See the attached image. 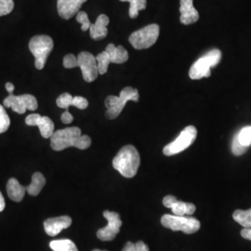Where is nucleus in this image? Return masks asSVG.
Instances as JSON below:
<instances>
[{
	"instance_id": "f257e3e1",
	"label": "nucleus",
	"mask_w": 251,
	"mask_h": 251,
	"mask_svg": "<svg viewBox=\"0 0 251 251\" xmlns=\"http://www.w3.org/2000/svg\"><path fill=\"white\" fill-rule=\"evenodd\" d=\"M91 145V139L88 135L81 134L77 126H70L54 131L50 137V146L54 151H63L69 147L86 150Z\"/></svg>"
},
{
	"instance_id": "f03ea898",
	"label": "nucleus",
	"mask_w": 251,
	"mask_h": 251,
	"mask_svg": "<svg viewBox=\"0 0 251 251\" xmlns=\"http://www.w3.org/2000/svg\"><path fill=\"white\" fill-rule=\"evenodd\" d=\"M141 164V157L133 145H126L113 159V167L125 178H133Z\"/></svg>"
},
{
	"instance_id": "7ed1b4c3",
	"label": "nucleus",
	"mask_w": 251,
	"mask_h": 251,
	"mask_svg": "<svg viewBox=\"0 0 251 251\" xmlns=\"http://www.w3.org/2000/svg\"><path fill=\"white\" fill-rule=\"evenodd\" d=\"M140 98L139 91L137 89H133L131 87H126L121 90L119 96H108L105 99V106L107 111L105 113L108 119H116L122 112L125 107L126 103L128 100L138 101Z\"/></svg>"
},
{
	"instance_id": "20e7f679",
	"label": "nucleus",
	"mask_w": 251,
	"mask_h": 251,
	"mask_svg": "<svg viewBox=\"0 0 251 251\" xmlns=\"http://www.w3.org/2000/svg\"><path fill=\"white\" fill-rule=\"evenodd\" d=\"M222 60V51L219 50H212L199 58L194 63L189 71V76L193 80L201 79L203 77H209L210 69L217 66Z\"/></svg>"
},
{
	"instance_id": "39448f33",
	"label": "nucleus",
	"mask_w": 251,
	"mask_h": 251,
	"mask_svg": "<svg viewBox=\"0 0 251 251\" xmlns=\"http://www.w3.org/2000/svg\"><path fill=\"white\" fill-rule=\"evenodd\" d=\"M29 50L35 57V66L41 70L45 67L47 59L53 50V40L46 35L34 36L29 42Z\"/></svg>"
},
{
	"instance_id": "423d86ee",
	"label": "nucleus",
	"mask_w": 251,
	"mask_h": 251,
	"mask_svg": "<svg viewBox=\"0 0 251 251\" xmlns=\"http://www.w3.org/2000/svg\"><path fill=\"white\" fill-rule=\"evenodd\" d=\"M161 224L164 227L174 232L180 231L187 234L195 233L200 229V222L198 219L187 216L166 215L161 218Z\"/></svg>"
},
{
	"instance_id": "0eeeda50",
	"label": "nucleus",
	"mask_w": 251,
	"mask_h": 251,
	"mask_svg": "<svg viewBox=\"0 0 251 251\" xmlns=\"http://www.w3.org/2000/svg\"><path fill=\"white\" fill-rule=\"evenodd\" d=\"M159 36V25L152 24L133 32L128 41L136 50H145L152 47Z\"/></svg>"
},
{
	"instance_id": "6e6552de",
	"label": "nucleus",
	"mask_w": 251,
	"mask_h": 251,
	"mask_svg": "<svg viewBox=\"0 0 251 251\" xmlns=\"http://www.w3.org/2000/svg\"><path fill=\"white\" fill-rule=\"evenodd\" d=\"M198 136V129L194 126H186L175 141L166 145L163 149V152L167 156H171L183 152L190 147L196 141Z\"/></svg>"
},
{
	"instance_id": "1a4fd4ad",
	"label": "nucleus",
	"mask_w": 251,
	"mask_h": 251,
	"mask_svg": "<svg viewBox=\"0 0 251 251\" xmlns=\"http://www.w3.org/2000/svg\"><path fill=\"white\" fill-rule=\"evenodd\" d=\"M4 106L11 108L15 113L23 115L26 112V110H36L38 107V103L36 97L31 94H25L21 96L9 94V96L4 100Z\"/></svg>"
},
{
	"instance_id": "9d476101",
	"label": "nucleus",
	"mask_w": 251,
	"mask_h": 251,
	"mask_svg": "<svg viewBox=\"0 0 251 251\" xmlns=\"http://www.w3.org/2000/svg\"><path fill=\"white\" fill-rule=\"evenodd\" d=\"M103 217L107 220L108 225L104 228L100 229L97 232V236L101 241H112L120 232L122 221L119 214L114 211L105 210L103 212Z\"/></svg>"
},
{
	"instance_id": "9b49d317",
	"label": "nucleus",
	"mask_w": 251,
	"mask_h": 251,
	"mask_svg": "<svg viewBox=\"0 0 251 251\" xmlns=\"http://www.w3.org/2000/svg\"><path fill=\"white\" fill-rule=\"evenodd\" d=\"M77 62L84 80L90 83L98 77L99 68L95 56L88 51H82L77 56Z\"/></svg>"
},
{
	"instance_id": "f8f14e48",
	"label": "nucleus",
	"mask_w": 251,
	"mask_h": 251,
	"mask_svg": "<svg viewBox=\"0 0 251 251\" xmlns=\"http://www.w3.org/2000/svg\"><path fill=\"white\" fill-rule=\"evenodd\" d=\"M163 205L171 208L172 213L177 216H189L194 214L197 207L192 203H186L179 201L173 196H167L163 199Z\"/></svg>"
},
{
	"instance_id": "ddd939ff",
	"label": "nucleus",
	"mask_w": 251,
	"mask_h": 251,
	"mask_svg": "<svg viewBox=\"0 0 251 251\" xmlns=\"http://www.w3.org/2000/svg\"><path fill=\"white\" fill-rule=\"evenodd\" d=\"M25 123L28 126H37L40 134L44 139L50 138L54 133V123L48 117H42L39 114H32L25 118Z\"/></svg>"
},
{
	"instance_id": "4468645a",
	"label": "nucleus",
	"mask_w": 251,
	"mask_h": 251,
	"mask_svg": "<svg viewBox=\"0 0 251 251\" xmlns=\"http://www.w3.org/2000/svg\"><path fill=\"white\" fill-rule=\"evenodd\" d=\"M87 0H57V9L59 15L69 20L76 15L80 10L82 5Z\"/></svg>"
},
{
	"instance_id": "2eb2a0df",
	"label": "nucleus",
	"mask_w": 251,
	"mask_h": 251,
	"mask_svg": "<svg viewBox=\"0 0 251 251\" xmlns=\"http://www.w3.org/2000/svg\"><path fill=\"white\" fill-rule=\"evenodd\" d=\"M72 225V219L69 216H61L48 219L44 222L46 233L50 236H56L63 229L69 228Z\"/></svg>"
},
{
	"instance_id": "dca6fc26",
	"label": "nucleus",
	"mask_w": 251,
	"mask_h": 251,
	"mask_svg": "<svg viewBox=\"0 0 251 251\" xmlns=\"http://www.w3.org/2000/svg\"><path fill=\"white\" fill-rule=\"evenodd\" d=\"M180 23L189 25L197 23L199 20V13L194 7V0H180Z\"/></svg>"
},
{
	"instance_id": "f3484780",
	"label": "nucleus",
	"mask_w": 251,
	"mask_h": 251,
	"mask_svg": "<svg viewBox=\"0 0 251 251\" xmlns=\"http://www.w3.org/2000/svg\"><path fill=\"white\" fill-rule=\"evenodd\" d=\"M109 18L105 14H100L95 24H91L90 27V37L94 40H101L107 36V25Z\"/></svg>"
},
{
	"instance_id": "a211bd4d",
	"label": "nucleus",
	"mask_w": 251,
	"mask_h": 251,
	"mask_svg": "<svg viewBox=\"0 0 251 251\" xmlns=\"http://www.w3.org/2000/svg\"><path fill=\"white\" fill-rule=\"evenodd\" d=\"M111 63L121 64L128 60V53L123 46H117L109 44L105 49Z\"/></svg>"
},
{
	"instance_id": "6ab92c4d",
	"label": "nucleus",
	"mask_w": 251,
	"mask_h": 251,
	"mask_svg": "<svg viewBox=\"0 0 251 251\" xmlns=\"http://www.w3.org/2000/svg\"><path fill=\"white\" fill-rule=\"evenodd\" d=\"M7 192L9 198L14 202H21L26 193V187L23 186L18 180L14 178L9 179L7 183Z\"/></svg>"
},
{
	"instance_id": "aec40b11",
	"label": "nucleus",
	"mask_w": 251,
	"mask_h": 251,
	"mask_svg": "<svg viewBox=\"0 0 251 251\" xmlns=\"http://www.w3.org/2000/svg\"><path fill=\"white\" fill-rule=\"evenodd\" d=\"M45 177L40 172H36L32 176L31 183L26 186V193H28L30 196L36 197L39 195V193L45 186Z\"/></svg>"
},
{
	"instance_id": "412c9836",
	"label": "nucleus",
	"mask_w": 251,
	"mask_h": 251,
	"mask_svg": "<svg viewBox=\"0 0 251 251\" xmlns=\"http://www.w3.org/2000/svg\"><path fill=\"white\" fill-rule=\"evenodd\" d=\"M50 248L53 251H78L75 244L69 239L53 240L50 243Z\"/></svg>"
},
{
	"instance_id": "4be33fe9",
	"label": "nucleus",
	"mask_w": 251,
	"mask_h": 251,
	"mask_svg": "<svg viewBox=\"0 0 251 251\" xmlns=\"http://www.w3.org/2000/svg\"><path fill=\"white\" fill-rule=\"evenodd\" d=\"M233 220L244 228H251V208L249 210L237 209L233 212Z\"/></svg>"
},
{
	"instance_id": "5701e85b",
	"label": "nucleus",
	"mask_w": 251,
	"mask_h": 251,
	"mask_svg": "<svg viewBox=\"0 0 251 251\" xmlns=\"http://www.w3.org/2000/svg\"><path fill=\"white\" fill-rule=\"evenodd\" d=\"M120 1L130 3L128 15L131 19L137 18L139 15V11L146 9V6H147L146 0H120Z\"/></svg>"
},
{
	"instance_id": "b1692460",
	"label": "nucleus",
	"mask_w": 251,
	"mask_h": 251,
	"mask_svg": "<svg viewBox=\"0 0 251 251\" xmlns=\"http://www.w3.org/2000/svg\"><path fill=\"white\" fill-rule=\"evenodd\" d=\"M234 137L237 139V141L242 146L249 149L251 146V126L242 127L236 134L234 135Z\"/></svg>"
},
{
	"instance_id": "393cba45",
	"label": "nucleus",
	"mask_w": 251,
	"mask_h": 251,
	"mask_svg": "<svg viewBox=\"0 0 251 251\" xmlns=\"http://www.w3.org/2000/svg\"><path fill=\"white\" fill-rule=\"evenodd\" d=\"M96 60H97V63H98L100 75L106 74L107 73L108 66L111 63V61L109 59L107 52L104 50V51L98 54V56H96Z\"/></svg>"
},
{
	"instance_id": "a878e982",
	"label": "nucleus",
	"mask_w": 251,
	"mask_h": 251,
	"mask_svg": "<svg viewBox=\"0 0 251 251\" xmlns=\"http://www.w3.org/2000/svg\"><path fill=\"white\" fill-rule=\"evenodd\" d=\"M73 99H74V97L70 93H67V92L63 93L62 95H60L58 97V99L56 100L57 106L59 108H62V109L68 110L70 106H72Z\"/></svg>"
},
{
	"instance_id": "bb28decb",
	"label": "nucleus",
	"mask_w": 251,
	"mask_h": 251,
	"mask_svg": "<svg viewBox=\"0 0 251 251\" xmlns=\"http://www.w3.org/2000/svg\"><path fill=\"white\" fill-rule=\"evenodd\" d=\"M9 125H10V120H9V116L5 108L0 104V134L7 131Z\"/></svg>"
},
{
	"instance_id": "cd10ccee",
	"label": "nucleus",
	"mask_w": 251,
	"mask_h": 251,
	"mask_svg": "<svg viewBox=\"0 0 251 251\" xmlns=\"http://www.w3.org/2000/svg\"><path fill=\"white\" fill-rule=\"evenodd\" d=\"M76 22L81 24V29L82 31H87L90 29V25H91V23L89 20L88 17V14L84 11H79L77 14H76Z\"/></svg>"
},
{
	"instance_id": "c85d7f7f",
	"label": "nucleus",
	"mask_w": 251,
	"mask_h": 251,
	"mask_svg": "<svg viewBox=\"0 0 251 251\" xmlns=\"http://www.w3.org/2000/svg\"><path fill=\"white\" fill-rule=\"evenodd\" d=\"M14 8L13 0H0V17L9 14Z\"/></svg>"
},
{
	"instance_id": "c756f323",
	"label": "nucleus",
	"mask_w": 251,
	"mask_h": 251,
	"mask_svg": "<svg viewBox=\"0 0 251 251\" xmlns=\"http://www.w3.org/2000/svg\"><path fill=\"white\" fill-rule=\"evenodd\" d=\"M63 66L65 68H67V69L78 67L77 57H75L74 54H68V55L64 56V58H63Z\"/></svg>"
},
{
	"instance_id": "7c9ffc66",
	"label": "nucleus",
	"mask_w": 251,
	"mask_h": 251,
	"mask_svg": "<svg viewBox=\"0 0 251 251\" xmlns=\"http://www.w3.org/2000/svg\"><path fill=\"white\" fill-rule=\"evenodd\" d=\"M72 106L78 108V109H81V110H85L86 108L89 106V101H88V100L84 98V97L75 96L73 99Z\"/></svg>"
},
{
	"instance_id": "2f4dec72",
	"label": "nucleus",
	"mask_w": 251,
	"mask_h": 251,
	"mask_svg": "<svg viewBox=\"0 0 251 251\" xmlns=\"http://www.w3.org/2000/svg\"><path fill=\"white\" fill-rule=\"evenodd\" d=\"M61 120H62V122L64 123V124H70V123H72L73 120H74V117H73L72 115L70 114V112H69L68 110H66V111L63 113V115H62Z\"/></svg>"
},
{
	"instance_id": "473e14b6",
	"label": "nucleus",
	"mask_w": 251,
	"mask_h": 251,
	"mask_svg": "<svg viewBox=\"0 0 251 251\" xmlns=\"http://www.w3.org/2000/svg\"><path fill=\"white\" fill-rule=\"evenodd\" d=\"M135 248H136V251H149V248L142 241L136 243Z\"/></svg>"
},
{
	"instance_id": "72a5a7b5",
	"label": "nucleus",
	"mask_w": 251,
	"mask_h": 251,
	"mask_svg": "<svg viewBox=\"0 0 251 251\" xmlns=\"http://www.w3.org/2000/svg\"><path fill=\"white\" fill-rule=\"evenodd\" d=\"M241 236L243 238L251 241V228H244L241 231Z\"/></svg>"
},
{
	"instance_id": "f704fd0d",
	"label": "nucleus",
	"mask_w": 251,
	"mask_h": 251,
	"mask_svg": "<svg viewBox=\"0 0 251 251\" xmlns=\"http://www.w3.org/2000/svg\"><path fill=\"white\" fill-rule=\"evenodd\" d=\"M122 251H136V248H135V244L131 242H127L125 245L124 249L122 250Z\"/></svg>"
},
{
	"instance_id": "c9c22d12",
	"label": "nucleus",
	"mask_w": 251,
	"mask_h": 251,
	"mask_svg": "<svg viewBox=\"0 0 251 251\" xmlns=\"http://www.w3.org/2000/svg\"><path fill=\"white\" fill-rule=\"evenodd\" d=\"M5 87H6V90H8V92H9V94H12V92L14 91V85L9 82V83H7V84L5 85Z\"/></svg>"
},
{
	"instance_id": "e433bc0d",
	"label": "nucleus",
	"mask_w": 251,
	"mask_h": 251,
	"mask_svg": "<svg viewBox=\"0 0 251 251\" xmlns=\"http://www.w3.org/2000/svg\"><path fill=\"white\" fill-rule=\"evenodd\" d=\"M4 208H5V199H4L1 192H0V212L3 211Z\"/></svg>"
},
{
	"instance_id": "4c0bfd02",
	"label": "nucleus",
	"mask_w": 251,
	"mask_h": 251,
	"mask_svg": "<svg viewBox=\"0 0 251 251\" xmlns=\"http://www.w3.org/2000/svg\"><path fill=\"white\" fill-rule=\"evenodd\" d=\"M93 251H100V250H94Z\"/></svg>"
}]
</instances>
